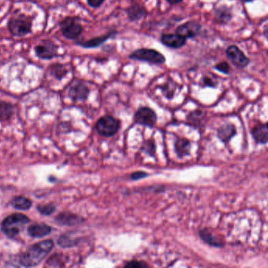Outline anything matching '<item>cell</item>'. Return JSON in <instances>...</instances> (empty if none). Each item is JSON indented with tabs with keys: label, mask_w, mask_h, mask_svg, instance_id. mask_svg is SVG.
Returning <instances> with one entry per match:
<instances>
[{
	"label": "cell",
	"mask_w": 268,
	"mask_h": 268,
	"mask_svg": "<svg viewBox=\"0 0 268 268\" xmlns=\"http://www.w3.org/2000/svg\"><path fill=\"white\" fill-rule=\"evenodd\" d=\"M161 41L165 46L173 49H179L185 46L186 44V40L185 37L177 34H163L161 36Z\"/></svg>",
	"instance_id": "11"
},
{
	"label": "cell",
	"mask_w": 268,
	"mask_h": 268,
	"mask_svg": "<svg viewBox=\"0 0 268 268\" xmlns=\"http://www.w3.org/2000/svg\"><path fill=\"white\" fill-rule=\"evenodd\" d=\"M201 239L205 241V243L209 244L212 246L215 247H223L224 243L222 240L217 238V235H215L214 233L208 229H203L199 232Z\"/></svg>",
	"instance_id": "18"
},
{
	"label": "cell",
	"mask_w": 268,
	"mask_h": 268,
	"mask_svg": "<svg viewBox=\"0 0 268 268\" xmlns=\"http://www.w3.org/2000/svg\"><path fill=\"white\" fill-rule=\"evenodd\" d=\"M154 149H155L154 144L151 142H146V143L144 144L143 147H142L144 151H146V153H149L151 156L154 153Z\"/></svg>",
	"instance_id": "28"
},
{
	"label": "cell",
	"mask_w": 268,
	"mask_h": 268,
	"mask_svg": "<svg viewBox=\"0 0 268 268\" xmlns=\"http://www.w3.org/2000/svg\"><path fill=\"white\" fill-rule=\"evenodd\" d=\"M61 32L64 37L70 40H75L80 37L83 31L82 25L79 23L78 20L75 17H66L61 21Z\"/></svg>",
	"instance_id": "6"
},
{
	"label": "cell",
	"mask_w": 268,
	"mask_h": 268,
	"mask_svg": "<svg viewBox=\"0 0 268 268\" xmlns=\"http://www.w3.org/2000/svg\"><path fill=\"white\" fill-rule=\"evenodd\" d=\"M129 58L146 61L152 65H162L166 61V58L164 54L154 49L149 48H140L138 50H134L129 55Z\"/></svg>",
	"instance_id": "3"
},
{
	"label": "cell",
	"mask_w": 268,
	"mask_h": 268,
	"mask_svg": "<svg viewBox=\"0 0 268 268\" xmlns=\"http://www.w3.org/2000/svg\"><path fill=\"white\" fill-rule=\"evenodd\" d=\"M91 7H99L105 0H87Z\"/></svg>",
	"instance_id": "31"
},
{
	"label": "cell",
	"mask_w": 268,
	"mask_h": 268,
	"mask_svg": "<svg viewBox=\"0 0 268 268\" xmlns=\"http://www.w3.org/2000/svg\"><path fill=\"white\" fill-rule=\"evenodd\" d=\"M134 120L138 125L152 128L157 122V114L150 108L141 107L134 113Z\"/></svg>",
	"instance_id": "8"
},
{
	"label": "cell",
	"mask_w": 268,
	"mask_h": 268,
	"mask_svg": "<svg viewBox=\"0 0 268 268\" xmlns=\"http://www.w3.org/2000/svg\"><path fill=\"white\" fill-rule=\"evenodd\" d=\"M147 177V174L143 172H137V173H133L132 175V179L134 180H138L139 179L145 178Z\"/></svg>",
	"instance_id": "32"
},
{
	"label": "cell",
	"mask_w": 268,
	"mask_h": 268,
	"mask_svg": "<svg viewBox=\"0 0 268 268\" xmlns=\"http://www.w3.org/2000/svg\"><path fill=\"white\" fill-rule=\"evenodd\" d=\"M68 73L67 69H65V66L60 64H57L54 65V66H52L51 73L56 79L58 80H61V79L65 77L66 73Z\"/></svg>",
	"instance_id": "25"
},
{
	"label": "cell",
	"mask_w": 268,
	"mask_h": 268,
	"mask_svg": "<svg viewBox=\"0 0 268 268\" xmlns=\"http://www.w3.org/2000/svg\"><path fill=\"white\" fill-rule=\"evenodd\" d=\"M116 34H117L116 32H110L108 34L103 35L101 37H95V38L91 39L90 41L77 42V45L85 48L98 47V46H101L105 41H107L109 39L114 37Z\"/></svg>",
	"instance_id": "16"
},
{
	"label": "cell",
	"mask_w": 268,
	"mask_h": 268,
	"mask_svg": "<svg viewBox=\"0 0 268 268\" xmlns=\"http://www.w3.org/2000/svg\"><path fill=\"white\" fill-rule=\"evenodd\" d=\"M201 25L197 21H189L179 25L177 29V33L187 40L197 37L201 33Z\"/></svg>",
	"instance_id": "10"
},
{
	"label": "cell",
	"mask_w": 268,
	"mask_h": 268,
	"mask_svg": "<svg viewBox=\"0 0 268 268\" xmlns=\"http://www.w3.org/2000/svg\"><path fill=\"white\" fill-rule=\"evenodd\" d=\"M127 14L131 21H137L147 16L148 12L146 8L138 2H133L128 9Z\"/></svg>",
	"instance_id": "13"
},
{
	"label": "cell",
	"mask_w": 268,
	"mask_h": 268,
	"mask_svg": "<svg viewBox=\"0 0 268 268\" xmlns=\"http://www.w3.org/2000/svg\"><path fill=\"white\" fill-rule=\"evenodd\" d=\"M202 83H203L204 86L210 87V88H214V89L217 88V83L215 82L213 79L210 78V77H203Z\"/></svg>",
	"instance_id": "30"
},
{
	"label": "cell",
	"mask_w": 268,
	"mask_h": 268,
	"mask_svg": "<svg viewBox=\"0 0 268 268\" xmlns=\"http://www.w3.org/2000/svg\"><path fill=\"white\" fill-rule=\"evenodd\" d=\"M37 210L39 211V213L44 216H50L55 212L56 207L52 204H46V205L37 206Z\"/></svg>",
	"instance_id": "26"
},
{
	"label": "cell",
	"mask_w": 268,
	"mask_h": 268,
	"mask_svg": "<svg viewBox=\"0 0 268 268\" xmlns=\"http://www.w3.org/2000/svg\"><path fill=\"white\" fill-rule=\"evenodd\" d=\"M32 22L30 19L25 16L14 17L8 22V29L12 35L15 37H22L29 34L31 32Z\"/></svg>",
	"instance_id": "5"
},
{
	"label": "cell",
	"mask_w": 268,
	"mask_h": 268,
	"mask_svg": "<svg viewBox=\"0 0 268 268\" xmlns=\"http://www.w3.org/2000/svg\"><path fill=\"white\" fill-rule=\"evenodd\" d=\"M125 267H129V268H147L148 265L145 263L140 262V261H132V262H129L125 265Z\"/></svg>",
	"instance_id": "29"
},
{
	"label": "cell",
	"mask_w": 268,
	"mask_h": 268,
	"mask_svg": "<svg viewBox=\"0 0 268 268\" xmlns=\"http://www.w3.org/2000/svg\"><path fill=\"white\" fill-rule=\"evenodd\" d=\"M14 113V107L10 103L0 102V121H6L10 119Z\"/></svg>",
	"instance_id": "23"
},
{
	"label": "cell",
	"mask_w": 268,
	"mask_h": 268,
	"mask_svg": "<svg viewBox=\"0 0 268 268\" xmlns=\"http://www.w3.org/2000/svg\"><path fill=\"white\" fill-rule=\"evenodd\" d=\"M10 204L14 209L17 210L26 211L32 207L33 202L27 197H23V196H16L12 198Z\"/></svg>",
	"instance_id": "20"
},
{
	"label": "cell",
	"mask_w": 268,
	"mask_h": 268,
	"mask_svg": "<svg viewBox=\"0 0 268 268\" xmlns=\"http://www.w3.org/2000/svg\"><path fill=\"white\" fill-rule=\"evenodd\" d=\"M215 69L223 74H229L230 71V67L229 64L226 61H221L215 66Z\"/></svg>",
	"instance_id": "27"
},
{
	"label": "cell",
	"mask_w": 268,
	"mask_h": 268,
	"mask_svg": "<svg viewBox=\"0 0 268 268\" xmlns=\"http://www.w3.org/2000/svg\"><path fill=\"white\" fill-rule=\"evenodd\" d=\"M51 227L46 224H34L28 228V233L33 238H44L51 233Z\"/></svg>",
	"instance_id": "15"
},
{
	"label": "cell",
	"mask_w": 268,
	"mask_h": 268,
	"mask_svg": "<svg viewBox=\"0 0 268 268\" xmlns=\"http://www.w3.org/2000/svg\"><path fill=\"white\" fill-rule=\"evenodd\" d=\"M30 222L29 217L22 213H14L2 221L1 230L8 238H14L19 234L21 228Z\"/></svg>",
	"instance_id": "2"
},
{
	"label": "cell",
	"mask_w": 268,
	"mask_h": 268,
	"mask_svg": "<svg viewBox=\"0 0 268 268\" xmlns=\"http://www.w3.org/2000/svg\"><path fill=\"white\" fill-rule=\"evenodd\" d=\"M205 113L201 110H196L192 112L188 117V122L194 127H200L203 125L205 120Z\"/></svg>",
	"instance_id": "24"
},
{
	"label": "cell",
	"mask_w": 268,
	"mask_h": 268,
	"mask_svg": "<svg viewBox=\"0 0 268 268\" xmlns=\"http://www.w3.org/2000/svg\"><path fill=\"white\" fill-rule=\"evenodd\" d=\"M214 16L218 23L225 25L231 20V10L226 6H219L215 9Z\"/></svg>",
	"instance_id": "19"
},
{
	"label": "cell",
	"mask_w": 268,
	"mask_h": 268,
	"mask_svg": "<svg viewBox=\"0 0 268 268\" xmlns=\"http://www.w3.org/2000/svg\"><path fill=\"white\" fill-rule=\"evenodd\" d=\"M56 222L61 225L65 226H73L76 224L81 223L84 221L81 217H78L77 215L71 213H61L55 218Z\"/></svg>",
	"instance_id": "14"
},
{
	"label": "cell",
	"mask_w": 268,
	"mask_h": 268,
	"mask_svg": "<svg viewBox=\"0 0 268 268\" xmlns=\"http://www.w3.org/2000/svg\"><path fill=\"white\" fill-rule=\"evenodd\" d=\"M58 46L51 41H45L35 48L36 54L41 59L49 60L58 55Z\"/></svg>",
	"instance_id": "9"
},
{
	"label": "cell",
	"mask_w": 268,
	"mask_h": 268,
	"mask_svg": "<svg viewBox=\"0 0 268 268\" xmlns=\"http://www.w3.org/2000/svg\"><path fill=\"white\" fill-rule=\"evenodd\" d=\"M226 54L229 61L235 67L240 68V69L247 67L250 62V60L247 56L245 55L244 52L240 50L239 47L235 45L229 46L226 50Z\"/></svg>",
	"instance_id": "7"
},
{
	"label": "cell",
	"mask_w": 268,
	"mask_h": 268,
	"mask_svg": "<svg viewBox=\"0 0 268 268\" xmlns=\"http://www.w3.org/2000/svg\"><path fill=\"white\" fill-rule=\"evenodd\" d=\"M253 138L257 143L266 144L268 139V125L266 124H260L253 128Z\"/></svg>",
	"instance_id": "17"
},
{
	"label": "cell",
	"mask_w": 268,
	"mask_h": 268,
	"mask_svg": "<svg viewBox=\"0 0 268 268\" xmlns=\"http://www.w3.org/2000/svg\"><path fill=\"white\" fill-rule=\"evenodd\" d=\"M241 2H253V0H241Z\"/></svg>",
	"instance_id": "34"
},
{
	"label": "cell",
	"mask_w": 268,
	"mask_h": 268,
	"mask_svg": "<svg viewBox=\"0 0 268 268\" xmlns=\"http://www.w3.org/2000/svg\"><path fill=\"white\" fill-rule=\"evenodd\" d=\"M175 147H176V152L179 157L188 155L190 153V143L188 140L179 138L175 144Z\"/></svg>",
	"instance_id": "22"
},
{
	"label": "cell",
	"mask_w": 268,
	"mask_h": 268,
	"mask_svg": "<svg viewBox=\"0 0 268 268\" xmlns=\"http://www.w3.org/2000/svg\"><path fill=\"white\" fill-rule=\"evenodd\" d=\"M236 129L234 125H226L218 130V137L223 142H227L235 134Z\"/></svg>",
	"instance_id": "21"
},
{
	"label": "cell",
	"mask_w": 268,
	"mask_h": 268,
	"mask_svg": "<svg viewBox=\"0 0 268 268\" xmlns=\"http://www.w3.org/2000/svg\"><path fill=\"white\" fill-rule=\"evenodd\" d=\"M89 88L84 83H76L69 89V96L74 101H85L89 97Z\"/></svg>",
	"instance_id": "12"
},
{
	"label": "cell",
	"mask_w": 268,
	"mask_h": 268,
	"mask_svg": "<svg viewBox=\"0 0 268 268\" xmlns=\"http://www.w3.org/2000/svg\"><path fill=\"white\" fill-rule=\"evenodd\" d=\"M54 242L50 239L45 240L32 245L27 251L21 255L19 263L26 268L37 266L54 248Z\"/></svg>",
	"instance_id": "1"
},
{
	"label": "cell",
	"mask_w": 268,
	"mask_h": 268,
	"mask_svg": "<svg viewBox=\"0 0 268 268\" xmlns=\"http://www.w3.org/2000/svg\"><path fill=\"white\" fill-rule=\"evenodd\" d=\"M121 128V121L112 116H104L96 124V130L101 135L110 137L114 135Z\"/></svg>",
	"instance_id": "4"
},
{
	"label": "cell",
	"mask_w": 268,
	"mask_h": 268,
	"mask_svg": "<svg viewBox=\"0 0 268 268\" xmlns=\"http://www.w3.org/2000/svg\"><path fill=\"white\" fill-rule=\"evenodd\" d=\"M167 2L172 4V5H176V4L182 2V0H166Z\"/></svg>",
	"instance_id": "33"
}]
</instances>
